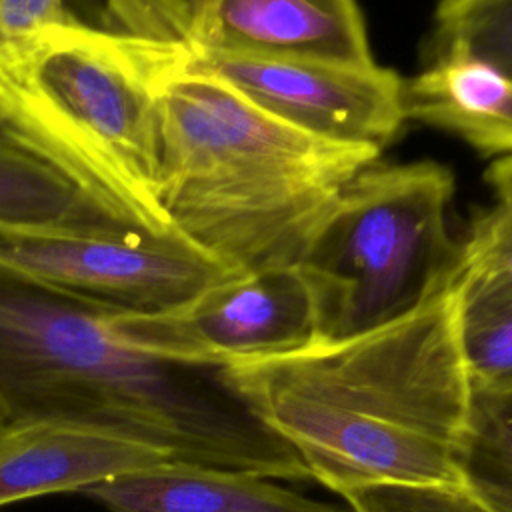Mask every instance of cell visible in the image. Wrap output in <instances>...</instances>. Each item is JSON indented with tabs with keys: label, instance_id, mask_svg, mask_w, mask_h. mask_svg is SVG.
Listing matches in <instances>:
<instances>
[{
	"label": "cell",
	"instance_id": "cell-13",
	"mask_svg": "<svg viewBox=\"0 0 512 512\" xmlns=\"http://www.w3.org/2000/svg\"><path fill=\"white\" fill-rule=\"evenodd\" d=\"M404 112L484 156L512 158V76L468 50L432 48L428 66L404 82Z\"/></svg>",
	"mask_w": 512,
	"mask_h": 512
},
{
	"label": "cell",
	"instance_id": "cell-18",
	"mask_svg": "<svg viewBox=\"0 0 512 512\" xmlns=\"http://www.w3.org/2000/svg\"><path fill=\"white\" fill-rule=\"evenodd\" d=\"M348 512H494L464 484L376 482L338 492Z\"/></svg>",
	"mask_w": 512,
	"mask_h": 512
},
{
	"label": "cell",
	"instance_id": "cell-9",
	"mask_svg": "<svg viewBox=\"0 0 512 512\" xmlns=\"http://www.w3.org/2000/svg\"><path fill=\"white\" fill-rule=\"evenodd\" d=\"M154 32L194 60L236 54L374 66L362 10L352 0H154Z\"/></svg>",
	"mask_w": 512,
	"mask_h": 512
},
{
	"label": "cell",
	"instance_id": "cell-1",
	"mask_svg": "<svg viewBox=\"0 0 512 512\" xmlns=\"http://www.w3.org/2000/svg\"><path fill=\"white\" fill-rule=\"evenodd\" d=\"M458 316L460 278L376 330L222 368L310 480L336 494L376 482L462 484L472 384Z\"/></svg>",
	"mask_w": 512,
	"mask_h": 512
},
{
	"label": "cell",
	"instance_id": "cell-10",
	"mask_svg": "<svg viewBox=\"0 0 512 512\" xmlns=\"http://www.w3.org/2000/svg\"><path fill=\"white\" fill-rule=\"evenodd\" d=\"M172 458L134 436L68 420H18L0 428V508L82 492Z\"/></svg>",
	"mask_w": 512,
	"mask_h": 512
},
{
	"label": "cell",
	"instance_id": "cell-7",
	"mask_svg": "<svg viewBox=\"0 0 512 512\" xmlns=\"http://www.w3.org/2000/svg\"><path fill=\"white\" fill-rule=\"evenodd\" d=\"M110 328L130 348L162 360L228 366L312 344L316 312L304 278L290 266L234 276L168 314H112Z\"/></svg>",
	"mask_w": 512,
	"mask_h": 512
},
{
	"label": "cell",
	"instance_id": "cell-14",
	"mask_svg": "<svg viewBox=\"0 0 512 512\" xmlns=\"http://www.w3.org/2000/svg\"><path fill=\"white\" fill-rule=\"evenodd\" d=\"M458 330L472 390L512 384V280L462 274Z\"/></svg>",
	"mask_w": 512,
	"mask_h": 512
},
{
	"label": "cell",
	"instance_id": "cell-3",
	"mask_svg": "<svg viewBox=\"0 0 512 512\" xmlns=\"http://www.w3.org/2000/svg\"><path fill=\"white\" fill-rule=\"evenodd\" d=\"M378 156L304 134L192 66L158 100L160 206L236 274L296 266L344 186Z\"/></svg>",
	"mask_w": 512,
	"mask_h": 512
},
{
	"label": "cell",
	"instance_id": "cell-20",
	"mask_svg": "<svg viewBox=\"0 0 512 512\" xmlns=\"http://www.w3.org/2000/svg\"><path fill=\"white\" fill-rule=\"evenodd\" d=\"M4 424H6V420H4V416H2V414H0V428H2V426H4Z\"/></svg>",
	"mask_w": 512,
	"mask_h": 512
},
{
	"label": "cell",
	"instance_id": "cell-17",
	"mask_svg": "<svg viewBox=\"0 0 512 512\" xmlns=\"http://www.w3.org/2000/svg\"><path fill=\"white\" fill-rule=\"evenodd\" d=\"M486 182L494 202L474 220L462 242V274L512 280V158L494 160L486 170Z\"/></svg>",
	"mask_w": 512,
	"mask_h": 512
},
{
	"label": "cell",
	"instance_id": "cell-6",
	"mask_svg": "<svg viewBox=\"0 0 512 512\" xmlns=\"http://www.w3.org/2000/svg\"><path fill=\"white\" fill-rule=\"evenodd\" d=\"M0 266L118 316L168 314L240 276L182 234L82 238L0 230Z\"/></svg>",
	"mask_w": 512,
	"mask_h": 512
},
{
	"label": "cell",
	"instance_id": "cell-2",
	"mask_svg": "<svg viewBox=\"0 0 512 512\" xmlns=\"http://www.w3.org/2000/svg\"><path fill=\"white\" fill-rule=\"evenodd\" d=\"M110 312L0 266V414L116 430L174 462L268 480H310L300 456L222 366L162 360L124 344Z\"/></svg>",
	"mask_w": 512,
	"mask_h": 512
},
{
	"label": "cell",
	"instance_id": "cell-4",
	"mask_svg": "<svg viewBox=\"0 0 512 512\" xmlns=\"http://www.w3.org/2000/svg\"><path fill=\"white\" fill-rule=\"evenodd\" d=\"M192 62L182 44L54 26L0 60V108L96 198L164 238L180 232L158 200V100Z\"/></svg>",
	"mask_w": 512,
	"mask_h": 512
},
{
	"label": "cell",
	"instance_id": "cell-12",
	"mask_svg": "<svg viewBox=\"0 0 512 512\" xmlns=\"http://www.w3.org/2000/svg\"><path fill=\"white\" fill-rule=\"evenodd\" d=\"M82 494L110 512H348L276 480L174 460L94 484Z\"/></svg>",
	"mask_w": 512,
	"mask_h": 512
},
{
	"label": "cell",
	"instance_id": "cell-19",
	"mask_svg": "<svg viewBox=\"0 0 512 512\" xmlns=\"http://www.w3.org/2000/svg\"><path fill=\"white\" fill-rule=\"evenodd\" d=\"M82 22L60 0H0V60L24 50L54 26Z\"/></svg>",
	"mask_w": 512,
	"mask_h": 512
},
{
	"label": "cell",
	"instance_id": "cell-8",
	"mask_svg": "<svg viewBox=\"0 0 512 512\" xmlns=\"http://www.w3.org/2000/svg\"><path fill=\"white\" fill-rule=\"evenodd\" d=\"M246 100L314 138L382 150L406 120L404 80L378 64L358 68L304 60L212 54L192 62Z\"/></svg>",
	"mask_w": 512,
	"mask_h": 512
},
{
	"label": "cell",
	"instance_id": "cell-15",
	"mask_svg": "<svg viewBox=\"0 0 512 512\" xmlns=\"http://www.w3.org/2000/svg\"><path fill=\"white\" fill-rule=\"evenodd\" d=\"M462 484L494 512H512V384L472 390L460 450Z\"/></svg>",
	"mask_w": 512,
	"mask_h": 512
},
{
	"label": "cell",
	"instance_id": "cell-5",
	"mask_svg": "<svg viewBox=\"0 0 512 512\" xmlns=\"http://www.w3.org/2000/svg\"><path fill=\"white\" fill-rule=\"evenodd\" d=\"M452 196L454 174L436 162H374L344 186L294 266L312 294L316 344L386 326L460 278Z\"/></svg>",
	"mask_w": 512,
	"mask_h": 512
},
{
	"label": "cell",
	"instance_id": "cell-11",
	"mask_svg": "<svg viewBox=\"0 0 512 512\" xmlns=\"http://www.w3.org/2000/svg\"><path fill=\"white\" fill-rule=\"evenodd\" d=\"M0 230L82 238L150 236L96 198L2 108Z\"/></svg>",
	"mask_w": 512,
	"mask_h": 512
},
{
	"label": "cell",
	"instance_id": "cell-16",
	"mask_svg": "<svg viewBox=\"0 0 512 512\" xmlns=\"http://www.w3.org/2000/svg\"><path fill=\"white\" fill-rule=\"evenodd\" d=\"M468 50L512 76V0H448L434 12L432 48Z\"/></svg>",
	"mask_w": 512,
	"mask_h": 512
}]
</instances>
